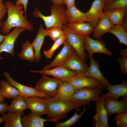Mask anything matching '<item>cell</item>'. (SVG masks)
<instances>
[{
  "label": "cell",
  "instance_id": "obj_1",
  "mask_svg": "<svg viewBox=\"0 0 127 127\" xmlns=\"http://www.w3.org/2000/svg\"><path fill=\"white\" fill-rule=\"evenodd\" d=\"M5 4L7 9L8 17L6 21L2 22L0 28L3 34H9L11 29L14 27L23 28L28 31L33 30L32 24L23 15L22 9L24 7L22 5L17 6L10 0L6 2Z\"/></svg>",
  "mask_w": 127,
  "mask_h": 127
},
{
  "label": "cell",
  "instance_id": "obj_2",
  "mask_svg": "<svg viewBox=\"0 0 127 127\" xmlns=\"http://www.w3.org/2000/svg\"><path fill=\"white\" fill-rule=\"evenodd\" d=\"M46 106V114L56 122L67 116L71 110L79 111L80 105L70 101L63 100L55 97L43 98Z\"/></svg>",
  "mask_w": 127,
  "mask_h": 127
},
{
  "label": "cell",
  "instance_id": "obj_3",
  "mask_svg": "<svg viewBox=\"0 0 127 127\" xmlns=\"http://www.w3.org/2000/svg\"><path fill=\"white\" fill-rule=\"evenodd\" d=\"M65 10L64 5L53 4L50 7V15H44L37 8H35L32 15L35 17L40 18L43 20L46 29L56 27L63 29L64 26L68 23L65 18Z\"/></svg>",
  "mask_w": 127,
  "mask_h": 127
},
{
  "label": "cell",
  "instance_id": "obj_4",
  "mask_svg": "<svg viewBox=\"0 0 127 127\" xmlns=\"http://www.w3.org/2000/svg\"><path fill=\"white\" fill-rule=\"evenodd\" d=\"M102 89L99 87H93L75 90L70 101L81 106L89 105L91 101H95L100 97Z\"/></svg>",
  "mask_w": 127,
  "mask_h": 127
},
{
  "label": "cell",
  "instance_id": "obj_5",
  "mask_svg": "<svg viewBox=\"0 0 127 127\" xmlns=\"http://www.w3.org/2000/svg\"><path fill=\"white\" fill-rule=\"evenodd\" d=\"M62 82L55 78L42 75L37 81L34 87L38 91L49 97H54L59 84Z\"/></svg>",
  "mask_w": 127,
  "mask_h": 127
},
{
  "label": "cell",
  "instance_id": "obj_6",
  "mask_svg": "<svg viewBox=\"0 0 127 127\" xmlns=\"http://www.w3.org/2000/svg\"><path fill=\"white\" fill-rule=\"evenodd\" d=\"M63 30L65 33L66 41L73 48L81 59L85 62L86 54L84 48L85 36L77 34L70 30L67 25Z\"/></svg>",
  "mask_w": 127,
  "mask_h": 127
},
{
  "label": "cell",
  "instance_id": "obj_7",
  "mask_svg": "<svg viewBox=\"0 0 127 127\" xmlns=\"http://www.w3.org/2000/svg\"><path fill=\"white\" fill-rule=\"evenodd\" d=\"M30 71L32 73H37L42 75H51L62 82H68L72 77L77 74L76 72L68 70L62 66L47 69L31 70Z\"/></svg>",
  "mask_w": 127,
  "mask_h": 127
},
{
  "label": "cell",
  "instance_id": "obj_8",
  "mask_svg": "<svg viewBox=\"0 0 127 127\" xmlns=\"http://www.w3.org/2000/svg\"><path fill=\"white\" fill-rule=\"evenodd\" d=\"M25 30L23 28L16 27L11 32L5 36L3 41L0 44V55L2 52H5L10 54L14 57L15 42L20 34ZM4 58L0 55V60H3Z\"/></svg>",
  "mask_w": 127,
  "mask_h": 127
},
{
  "label": "cell",
  "instance_id": "obj_9",
  "mask_svg": "<svg viewBox=\"0 0 127 127\" xmlns=\"http://www.w3.org/2000/svg\"><path fill=\"white\" fill-rule=\"evenodd\" d=\"M84 48L88 53L89 56H92L94 53H99L111 56L112 54L106 47L104 41L99 39H94L89 36H85Z\"/></svg>",
  "mask_w": 127,
  "mask_h": 127
},
{
  "label": "cell",
  "instance_id": "obj_10",
  "mask_svg": "<svg viewBox=\"0 0 127 127\" xmlns=\"http://www.w3.org/2000/svg\"><path fill=\"white\" fill-rule=\"evenodd\" d=\"M73 86L75 90L84 87H98L103 89L106 87L93 79L77 74L71 78L68 82Z\"/></svg>",
  "mask_w": 127,
  "mask_h": 127
},
{
  "label": "cell",
  "instance_id": "obj_11",
  "mask_svg": "<svg viewBox=\"0 0 127 127\" xmlns=\"http://www.w3.org/2000/svg\"><path fill=\"white\" fill-rule=\"evenodd\" d=\"M96 102V113L93 116V123L96 127H108V115L105 107L103 98L100 96Z\"/></svg>",
  "mask_w": 127,
  "mask_h": 127
},
{
  "label": "cell",
  "instance_id": "obj_12",
  "mask_svg": "<svg viewBox=\"0 0 127 127\" xmlns=\"http://www.w3.org/2000/svg\"><path fill=\"white\" fill-rule=\"evenodd\" d=\"M60 52L50 64L45 66L43 69H47L64 65L71 57L75 50L66 41Z\"/></svg>",
  "mask_w": 127,
  "mask_h": 127
},
{
  "label": "cell",
  "instance_id": "obj_13",
  "mask_svg": "<svg viewBox=\"0 0 127 127\" xmlns=\"http://www.w3.org/2000/svg\"><path fill=\"white\" fill-rule=\"evenodd\" d=\"M103 97L104 105L108 116L127 112V96L123 97L122 100L120 101L108 97Z\"/></svg>",
  "mask_w": 127,
  "mask_h": 127
},
{
  "label": "cell",
  "instance_id": "obj_14",
  "mask_svg": "<svg viewBox=\"0 0 127 127\" xmlns=\"http://www.w3.org/2000/svg\"><path fill=\"white\" fill-rule=\"evenodd\" d=\"M4 75L9 83L19 91L20 95L24 97L37 96L43 98L49 97L44 94L37 91L34 87H29L21 84L15 81L7 71Z\"/></svg>",
  "mask_w": 127,
  "mask_h": 127
},
{
  "label": "cell",
  "instance_id": "obj_15",
  "mask_svg": "<svg viewBox=\"0 0 127 127\" xmlns=\"http://www.w3.org/2000/svg\"><path fill=\"white\" fill-rule=\"evenodd\" d=\"M106 0H94L90 9L85 13L87 22L91 24L95 28L99 20Z\"/></svg>",
  "mask_w": 127,
  "mask_h": 127
},
{
  "label": "cell",
  "instance_id": "obj_16",
  "mask_svg": "<svg viewBox=\"0 0 127 127\" xmlns=\"http://www.w3.org/2000/svg\"><path fill=\"white\" fill-rule=\"evenodd\" d=\"M62 66L68 70L76 72L77 74L82 75L88 67L75 51L68 61Z\"/></svg>",
  "mask_w": 127,
  "mask_h": 127
},
{
  "label": "cell",
  "instance_id": "obj_17",
  "mask_svg": "<svg viewBox=\"0 0 127 127\" xmlns=\"http://www.w3.org/2000/svg\"><path fill=\"white\" fill-rule=\"evenodd\" d=\"M90 65L86 71L83 75L95 79L106 86L110 84L104 77L100 70L99 65L92 57L89 56Z\"/></svg>",
  "mask_w": 127,
  "mask_h": 127
},
{
  "label": "cell",
  "instance_id": "obj_18",
  "mask_svg": "<svg viewBox=\"0 0 127 127\" xmlns=\"http://www.w3.org/2000/svg\"><path fill=\"white\" fill-rule=\"evenodd\" d=\"M37 96L24 97L27 106L33 114L40 116L46 114L45 101L43 99Z\"/></svg>",
  "mask_w": 127,
  "mask_h": 127
},
{
  "label": "cell",
  "instance_id": "obj_19",
  "mask_svg": "<svg viewBox=\"0 0 127 127\" xmlns=\"http://www.w3.org/2000/svg\"><path fill=\"white\" fill-rule=\"evenodd\" d=\"M106 87L108 92L101 96L108 97L117 100L121 97L127 96V82L124 79L119 84L112 85L110 84Z\"/></svg>",
  "mask_w": 127,
  "mask_h": 127
},
{
  "label": "cell",
  "instance_id": "obj_20",
  "mask_svg": "<svg viewBox=\"0 0 127 127\" xmlns=\"http://www.w3.org/2000/svg\"><path fill=\"white\" fill-rule=\"evenodd\" d=\"M21 118V122L23 127H43L44 123L47 121L56 122L52 119H46L32 112L27 115L23 114Z\"/></svg>",
  "mask_w": 127,
  "mask_h": 127
},
{
  "label": "cell",
  "instance_id": "obj_21",
  "mask_svg": "<svg viewBox=\"0 0 127 127\" xmlns=\"http://www.w3.org/2000/svg\"><path fill=\"white\" fill-rule=\"evenodd\" d=\"M113 25L103 11L99 22L93 32V37L97 39L100 38L104 34L109 32Z\"/></svg>",
  "mask_w": 127,
  "mask_h": 127
},
{
  "label": "cell",
  "instance_id": "obj_22",
  "mask_svg": "<svg viewBox=\"0 0 127 127\" xmlns=\"http://www.w3.org/2000/svg\"><path fill=\"white\" fill-rule=\"evenodd\" d=\"M75 91L74 87L70 83L62 82L58 86L54 97L63 100L70 101Z\"/></svg>",
  "mask_w": 127,
  "mask_h": 127
},
{
  "label": "cell",
  "instance_id": "obj_23",
  "mask_svg": "<svg viewBox=\"0 0 127 127\" xmlns=\"http://www.w3.org/2000/svg\"><path fill=\"white\" fill-rule=\"evenodd\" d=\"M65 17L68 23L87 22L85 13L79 10L73 5L65 10Z\"/></svg>",
  "mask_w": 127,
  "mask_h": 127
},
{
  "label": "cell",
  "instance_id": "obj_24",
  "mask_svg": "<svg viewBox=\"0 0 127 127\" xmlns=\"http://www.w3.org/2000/svg\"><path fill=\"white\" fill-rule=\"evenodd\" d=\"M68 28L73 32L79 35L86 36L93 31L94 28L90 23L85 22H79L67 23Z\"/></svg>",
  "mask_w": 127,
  "mask_h": 127
},
{
  "label": "cell",
  "instance_id": "obj_25",
  "mask_svg": "<svg viewBox=\"0 0 127 127\" xmlns=\"http://www.w3.org/2000/svg\"><path fill=\"white\" fill-rule=\"evenodd\" d=\"M46 36L45 29H44L42 24H41L36 36L31 44L34 49L36 60L37 62H39L41 59V50Z\"/></svg>",
  "mask_w": 127,
  "mask_h": 127
},
{
  "label": "cell",
  "instance_id": "obj_26",
  "mask_svg": "<svg viewBox=\"0 0 127 127\" xmlns=\"http://www.w3.org/2000/svg\"><path fill=\"white\" fill-rule=\"evenodd\" d=\"M24 111L5 113L1 114L4 119V127H23L21 122V116Z\"/></svg>",
  "mask_w": 127,
  "mask_h": 127
},
{
  "label": "cell",
  "instance_id": "obj_27",
  "mask_svg": "<svg viewBox=\"0 0 127 127\" xmlns=\"http://www.w3.org/2000/svg\"><path fill=\"white\" fill-rule=\"evenodd\" d=\"M0 93L5 99H14L20 95L19 91L16 88L4 80L0 82Z\"/></svg>",
  "mask_w": 127,
  "mask_h": 127
},
{
  "label": "cell",
  "instance_id": "obj_28",
  "mask_svg": "<svg viewBox=\"0 0 127 127\" xmlns=\"http://www.w3.org/2000/svg\"><path fill=\"white\" fill-rule=\"evenodd\" d=\"M112 24L114 25H121L127 13L120 8H115L103 11Z\"/></svg>",
  "mask_w": 127,
  "mask_h": 127
},
{
  "label": "cell",
  "instance_id": "obj_29",
  "mask_svg": "<svg viewBox=\"0 0 127 127\" xmlns=\"http://www.w3.org/2000/svg\"><path fill=\"white\" fill-rule=\"evenodd\" d=\"M22 50L18 56L23 60L33 62L36 60L34 49L31 44L27 40L22 45Z\"/></svg>",
  "mask_w": 127,
  "mask_h": 127
},
{
  "label": "cell",
  "instance_id": "obj_30",
  "mask_svg": "<svg viewBox=\"0 0 127 127\" xmlns=\"http://www.w3.org/2000/svg\"><path fill=\"white\" fill-rule=\"evenodd\" d=\"M28 109L24 97L19 95L13 99L11 104L8 106V113H14L24 111Z\"/></svg>",
  "mask_w": 127,
  "mask_h": 127
},
{
  "label": "cell",
  "instance_id": "obj_31",
  "mask_svg": "<svg viewBox=\"0 0 127 127\" xmlns=\"http://www.w3.org/2000/svg\"><path fill=\"white\" fill-rule=\"evenodd\" d=\"M109 32L115 36L120 44L127 46V30L121 25H113Z\"/></svg>",
  "mask_w": 127,
  "mask_h": 127
},
{
  "label": "cell",
  "instance_id": "obj_32",
  "mask_svg": "<svg viewBox=\"0 0 127 127\" xmlns=\"http://www.w3.org/2000/svg\"><path fill=\"white\" fill-rule=\"evenodd\" d=\"M115 8H120L127 12V0H111L106 2L103 9V11Z\"/></svg>",
  "mask_w": 127,
  "mask_h": 127
},
{
  "label": "cell",
  "instance_id": "obj_33",
  "mask_svg": "<svg viewBox=\"0 0 127 127\" xmlns=\"http://www.w3.org/2000/svg\"><path fill=\"white\" fill-rule=\"evenodd\" d=\"M66 41L65 35L61 36L54 41L53 44L48 50H45L43 53L47 59H50L53 56L55 51L61 45L63 44Z\"/></svg>",
  "mask_w": 127,
  "mask_h": 127
},
{
  "label": "cell",
  "instance_id": "obj_34",
  "mask_svg": "<svg viewBox=\"0 0 127 127\" xmlns=\"http://www.w3.org/2000/svg\"><path fill=\"white\" fill-rule=\"evenodd\" d=\"M86 109L84 108L81 113L78 114L76 112L72 117L66 121L61 122H56V127H69L78 121L83 114Z\"/></svg>",
  "mask_w": 127,
  "mask_h": 127
},
{
  "label": "cell",
  "instance_id": "obj_35",
  "mask_svg": "<svg viewBox=\"0 0 127 127\" xmlns=\"http://www.w3.org/2000/svg\"><path fill=\"white\" fill-rule=\"evenodd\" d=\"M121 57L118 60L120 68L121 73L127 74V49H122L119 51Z\"/></svg>",
  "mask_w": 127,
  "mask_h": 127
},
{
  "label": "cell",
  "instance_id": "obj_36",
  "mask_svg": "<svg viewBox=\"0 0 127 127\" xmlns=\"http://www.w3.org/2000/svg\"><path fill=\"white\" fill-rule=\"evenodd\" d=\"M45 31L47 36H49L54 41L65 35V32L63 29L56 27H52L48 29H46Z\"/></svg>",
  "mask_w": 127,
  "mask_h": 127
},
{
  "label": "cell",
  "instance_id": "obj_37",
  "mask_svg": "<svg viewBox=\"0 0 127 127\" xmlns=\"http://www.w3.org/2000/svg\"><path fill=\"white\" fill-rule=\"evenodd\" d=\"M115 120L117 127H127V112L117 114Z\"/></svg>",
  "mask_w": 127,
  "mask_h": 127
},
{
  "label": "cell",
  "instance_id": "obj_38",
  "mask_svg": "<svg viewBox=\"0 0 127 127\" xmlns=\"http://www.w3.org/2000/svg\"><path fill=\"white\" fill-rule=\"evenodd\" d=\"M4 0H0V22L5 14L7 12V10Z\"/></svg>",
  "mask_w": 127,
  "mask_h": 127
},
{
  "label": "cell",
  "instance_id": "obj_39",
  "mask_svg": "<svg viewBox=\"0 0 127 127\" xmlns=\"http://www.w3.org/2000/svg\"><path fill=\"white\" fill-rule=\"evenodd\" d=\"M28 1V0H17L15 3V5L17 6H19L21 4L23 5L24 12L25 16L26 18L27 17L26 12Z\"/></svg>",
  "mask_w": 127,
  "mask_h": 127
},
{
  "label": "cell",
  "instance_id": "obj_40",
  "mask_svg": "<svg viewBox=\"0 0 127 127\" xmlns=\"http://www.w3.org/2000/svg\"><path fill=\"white\" fill-rule=\"evenodd\" d=\"M8 106L7 103H0V113H5L7 111Z\"/></svg>",
  "mask_w": 127,
  "mask_h": 127
},
{
  "label": "cell",
  "instance_id": "obj_41",
  "mask_svg": "<svg viewBox=\"0 0 127 127\" xmlns=\"http://www.w3.org/2000/svg\"><path fill=\"white\" fill-rule=\"evenodd\" d=\"M75 0H64V4L66 5L67 8L75 5Z\"/></svg>",
  "mask_w": 127,
  "mask_h": 127
},
{
  "label": "cell",
  "instance_id": "obj_42",
  "mask_svg": "<svg viewBox=\"0 0 127 127\" xmlns=\"http://www.w3.org/2000/svg\"><path fill=\"white\" fill-rule=\"evenodd\" d=\"M53 3V4L56 5H63L64 4V0H51Z\"/></svg>",
  "mask_w": 127,
  "mask_h": 127
},
{
  "label": "cell",
  "instance_id": "obj_43",
  "mask_svg": "<svg viewBox=\"0 0 127 127\" xmlns=\"http://www.w3.org/2000/svg\"><path fill=\"white\" fill-rule=\"evenodd\" d=\"M5 99L0 93V103H4Z\"/></svg>",
  "mask_w": 127,
  "mask_h": 127
},
{
  "label": "cell",
  "instance_id": "obj_44",
  "mask_svg": "<svg viewBox=\"0 0 127 127\" xmlns=\"http://www.w3.org/2000/svg\"><path fill=\"white\" fill-rule=\"evenodd\" d=\"M5 36L2 35L0 34V44L2 43L3 41Z\"/></svg>",
  "mask_w": 127,
  "mask_h": 127
},
{
  "label": "cell",
  "instance_id": "obj_45",
  "mask_svg": "<svg viewBox=\"0 0 127 127\" xmlns=\"http://www.w3.org/2000/svg\"><path fill=\"white\" fill-rule=\"evenodd\" d=\"M4 121V119L2 117H0V125L1 123Z\"/></svg>",
  "mask_w": 127,
  "mask_h": 127
},
{
  "label": "cell",
  "instance_id": "obj_46",
  "mask_svg": "<svg viewBox=\"0 0 127 127\" xmlns=\"http://www.w3.org/2000/svg\"><path fill=\"white\" fill-rule=\"evenodd\" d=\"M2 25V22H0V28H1Z\"/></svg>",
  "mask_w": 127,
  "mask_h": 127
},
{
  "label": "cell",
  "instance_id": "obj_47",
  "mask_svg": "<svg viewBox=\"0 0 127 127\" xmlns=\"http://www.w3.org/2000/svg\"><path fill=\"white\" fill-rule=\"evenodd\" d=\"M106 0V2H108L110 0Z\"/></svg>",
  "mask_w": 127,
  "mask_h": 127
}]
</instances>
